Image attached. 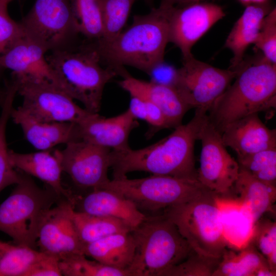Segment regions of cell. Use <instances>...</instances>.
<instances>
[{
    "instance_id": "obj_19",
    "label": "cell",
    "mask_w": 276,
    "mask_h": 276,
    "mask_svg": "<svg viewBox=\"0 0 276 276\" xmlns=\"http://www.w3.org/2000/svg\"><path fill=\"white\" fill-rule=\"evenodd\" d=\"M74 210L91 215L119 219L132 229L146 215L130 200L106 189H95L83 194H74Z\"/></svg>"
},
{
    "instance_id": "obj_4",
    "label": "cell",
    "mask_w": 276,
    "mask_h": 276,
    "mask_svg": "<svg viewBox=\"0 0 276 276\" xmlns=\"http://www.w3.org/2000/svg\"><path fill=\"white\" fill-rule=\"evenodd\" d=\"M46 58L58 86L86 110L98 113L104 89L118 74L111 67L102 66L93 42L52 51Z\"/></svg>"
},
{
    "instance_id": "obj_28",
    "label": "cell",
    "mask_w": 276,
    "mask_h": 276,
    "mask_svg": "<svg viewBox=\"0 0 276 276\" xmlns=\"http://www.w3.org/2000/svg\"><path fill=\"white\" fill-rule=\"evenodd\" d=\"M72 218L79 238L83 245L113 234L129 232L132 229L119 219L91 215L74 210Z\"/></svg>"
},
{
    "instance_id": "obj_16",
    "label": "cell",
    "mask_w": 276,
    "mask_h": 276,
    "mask_svg": "<svg viewBox=\"0 0 276 276\" xmlns=\"http://www.w3.org/2000/svg\"><path fill=\"white\" fill-rule=\"evenodd\" d=\"M138 126L136 119L128 109L109 118L91 113L76 124V141H84L115 151L125 150L130 148L128 144L129 135Z\"/></svg>"
},
{
    "instance_id": "obj_22",
    "label": "cell",
    "mask_w": 276,
    "mask_h": 276,
    "mask_svg": "<svg viewBox=\"0 0 276 276\" xmlns=\"http://www.w3.org/2000/svg\"><path fill=\"white\" fill-rule=\"evenodd\" d=\"M9 158L16 170L42 181L60 197L73 202L74 194L62 186L61 164L55 151L21 153L9 150Z\"/></svg>"
},
{
    "instance_id": "obj_18",
    "label": "cell",
    "mask_w": 276,
    "mask_h": 276,
    "mask_svg": "<svg viewBox=\"0 0 276 276\" xmlns=\"http://www.w3.org/2000/svg\"><path fill=\"white\" fill-rule=\"evenodd\" d=\"M118 75L122 77L118 82L119 86L130 96L156 105L163 113L170 128L182 124L183 117L191 108L174 88L135 78L124 67L120 69Z\"/></svg>"
},
{
    "instance_id": "obj_17",
    "label": "cell",
    "mask_w": 276,
    "mask_h": 276,
    "mask_svg": "<svg viewBox=\"0 0 276 276\" xmlns=\"http://www.w3.org/2000/svg\"><path fill=\"white\" fill-rule=\"evenodd\" d=\"M47 52L43 47L25 34L0 56V66L10 70L12 77L47 81L58 86L46 58Z\"/></svg>"
},
{
    "instance_id": "obj_41",
    "label": "cell",
    "mask_w": 276,
    "mask_h": 276,
    "mask_svg": "<svg viewBox=\"0 0 276 276\" xmlns=\"http://www.w3.org/2000/svg\"><path fill=\"white\" fill-rule=\"evenodd\" d=\"M136 119L146 120V107L145 101L137 97L130 96L129 106L128 108Z\"/></svg>"
},
{
    "instance_id": "obj_40",
    "label": "cell",
    "mask_w": 276,
    "mask_h": 276,
    "mask_svg": "<svg viewBox=\"0 0 276 276\" xmlns=\"http://www.w3.org/2000/svg\"><path fill=\"white\" fill-rule=\"evenodd\" d=\"M177 69L164 60L157 64L149 73L148 75L150 77V81L175 89L177 80Z\"/></svg>"
},
{
    "instance_id": "obj_12",
    "label": "cell",
    "mask_w": 276,
    "mask_h": 276,
    "mask_svg": "<svg viewBox=\"0 0 276 276\" xmlns=\"http://www.w3.org/2000/svg\"><path fill=\"white\" fill-rule=\"evenodd\" d=\"M237 74V71L213 66L192 54L182 58L175 89L191 109H203L208 112Z\"/></svg>"
},
{
    "instance_id": "obj_1",
    "label": "cell",
    "mask_w": 276,
    "mask_h": 276,
    "mask_svg": "<svg viewBox=\"0 0 276 276\" xmlns=\"http://www.w3.org/2000/svg\"><path fill=\"white\" fill-rule=\"evenodd\" d=\"M206 120L207 111L197 108L188 123L174 128L169 135L154 144L136 150H112L110 168L113 178L142 171L197 180L194 146Z\"/></svg>"
},
{
    "instance_id": "obj_44",
    "label": "cell",
    "mask_w": 276,
    "mask_h": 276,
    "mask_svg": "<svg viewBox=\"0 0 276 276\" xmlns=\"http://www.w3.org/2000/svg\"><path fill=\"white\" fill-rule=\"evenodd\" d=\"M147 4L151 5L153 3V0H143Z\"/></svg>"
},
{
    "instance_id": "obj_14",
    "label": "cell",
    "mask_w": 276,
    "mask_h": 276,
    "mask_svg": "<svg viewBox=\"0 0 276 276\" xmlns=\"http://www.w3.org/2000/svg\"><path fill=\"white\" fill-rule=\"evenodd\" d=\"M167 7L169 41L179 49L182 58L192 55L196 42L225 15L220 6L204 2Z\"/></svg>"
},
{
    "instance_id": "obj_27",
    "label": "cell",
    "mask_w": 276,
    "mask_h": 276,
    "mask_svg": "<svg viewBox=\"0 0 276 276\" xmlns=\"http://www.w3.org/2000/svg\"><path fill=\"white\" fill-rule=\"evenodd\" d=\"M218 200L224 234L229 247L240 249L248 243L251 237L254 225L252 218L237 200L218 197Z\"/></svg>"
},
{
    "instance_id": "obj_24",
    "label": "cell",
    "mask_w": 276,
    "mask_h": 276,
    "mask_svg": "<svg viewBox=\"0 0 276 276\" xmlns=\"http://www.w3.org/2000/svg\"><path fill=\"white\" fill-rule=\"evenodd\" d=\"M233 195L236 196L234 199L248 211L255 224L264 214L273 211L276 187L257 179L239 168Z\"/></svg>"
},
{
    "instance_id": "obj_43",
    "label": "cell",
    "mask_w": 276,
    "mask_h": 276,
    "mask_svg": "<svg viewBox=\"0 0 276 276\" xmlns=\"http://www.w3.org/2000/svg\"><path fill=\"white\" fill-rule=\"evenodd\" d=\"M241 4L245 7L252 5L266 3L270 0H237Z\"/></svg>"
},
{
    "instance_id": "obj_23",
    "label": "cell",
    "mask_w": 276,
    "mask_h": 276,
    "mask_svg": "<svg viewBox=\"0 0 276 276\" xmlns=\"http://www.w3.org/2000/svg\"><path fill=\"white\" fill-rule=\"evenodd\" d=\"M274 7L270 1L245 7L225 41L224 47L233 54L228 69L236 71L240 66L246 49L256 40L264 18Z\"/></svg>"
},
{
    "instance_id": "obj_36",
    "label": "cell",
    "mask_w": 276,
    "mask_h": 276,
    "mask_svg": "<svg viewBox=\"0 0 276 276\" xmlns=\"http://www.w3.org/2000/svg\"><path fill=\"white\" fill-rule=\"evenodd\" d=\"M221 259L206 257L192 249L184 260L169 269L164 276H213Z\"/></svg>"
},
{
    "instance_id": "obj_20",
    "label": "cell",
    "mask_w": 276,
    "mask_h": 276,
    "mask_svg": "<svg viewBox=\"0 0 276 276\" xmlns=\"http://www.w3.org/2000/svg\"><path fill=\"white\" fill-rule=\"evenodd\" d=\"M224 145L234 150L237 157L276 148V130L269 129L254 113L228 125L221 134Z\"/></svg>"
},
{
    "instance_id": "obj_6",
    "label": "cell",
    "mask_w": 276,
    "mask_h": 276,
    "mask_svg": "<svg viewBox=\"0 0 276 276\" xmlns=\"http://www.w3.org/2000/svg\"><path fill=\"white\" fill-rule=\"evenodd\" d=\"M62 199L50 187L41 188L30 176L21 174L14 189L0 204V231L15 243L36 249L45 215Z\"/></svg>"
},
{
    "instance_id": "obj_25",
    "label": "cell",
    "mask_w": 276,
    "mask_h": 276,
    "mask_svg": "<svg viewBox=\"0 0 276 276\" xmlns=\"http://www.w3.org/2000/svg\"><path fill=\"white\" fill-rule=\"evenodd\" d=\"M134 251L135 244L130 232L107 236L84 244L83 248L85 256L108 266L127 271Z\"/></svg>"
},
{
    "instance_id": "obj_38",
    "label": "cell",
    "mask_w": 276,
    "mask_h": 276,
    "mask_svg": "<svg viewBox=\"0 0 276 276\" xmlns=\"http://www.w3.org/2000/svg\"><path fill=\"white\" fill-rule=\"evenodd\" d=\"M12 1H0V56L25 34L20 23L8 13V5Z\"/></svg>"
},
{
    "instance_id": "obj_3",
    "label": "cell",
    "mask_w": 276,
    "mask_h": 276,
    "mask_svg": "<svg viewBox=\"0 0 276 276\" xmlns=\"http://www.w3.org/2000/svg\"><path fill=\"white\" fill-rule=\"evenodd\" d=\"M237 72L233 83L207 112L208 121L221 135L231 123L275 108L276 64L262 55L249 62L243 60Z\"/></svg>"
},
{
    "instance_id": "obj_11",
    "label": "cell",
    "mask_w": 276,
    "mask_h": 276,
    "mask_svg": "<svg viewBox=\"0 0 276 276\" xmlns=\"http://www.w3.org/2000/svg\"><path fill=\"white\" fill-rule=\"evenodd\" d=\"M201 142L197 180L220 198H231L239 173V166L227 152L221 135L208 118L200 132Z\"/></svg>"
},
{
    "instance_id": "obj_21",
    "label": "cell",
    "mask_w": 276,
    "mask_h": 276,
    "mask_svg": "<svg viewBox=\"0 0 276 276\" xmlns=\"http://www.w3.org/2000/svg\"><path fill=\"white\" fill-rule=\"evenodd\" d=\"M11 118L21 128L28 142L39 151L49 150L55 146L76 141V124L37 120L19 107L13 108Z\"/></svg>"
},
{
    "instance_id": "obj_37",
    "label": "cell",
    "mask_w": 276,
    "mask_h": 276,
    "mask_svg": "<svg viewBox=\"0 0 276 276\" xmlns=\"http://www.w3.org/2000/svg\"><path fill=\"white\" fill-rule=\"evenodd\" d=\"M268 61L276 64V8L264 18L253 43Z\"/></svg>"
},
{
    "instance_id": "obj_32",
    "label": "cell",
    "mask_w": 276,
    "mask_h": 276,
    "mask_svg": "<svg viewBox=\"0 0 276 276\" xmlns=\"http://www.w3.org/2000/svg\"><path fill=\"white\" fill-rule=\"evenodd\" d=\"M83 254H73L59 260V268L65 276H129L127 270L108 266L86 259Z\"/></svg>"
},
{
    "instance_id": "obj_9",
    "label": "cell",
    "mask_w": 276,
    "mask_h": 276,
    "mask_svg": "<svg viewBox=\"0 0 276 276\" xmlns=\"http://www.w3.org/2000/svg\"><path fill=\"white\" fill-rule=\"evenodd\" d=\"M20 23L48 52L73 45L80 34L71 0H35Z\"/></svg>"
},
{
    "instance_id": "obj_30",
    "label": "cell",
    "mask_w": 276,
    "mask_h": 276,
    "mask_svg": "<svg viewBox=\"0 0 276 276\" xmlns=\"http://www.w3.org/2000/svg\"><path fill=\"white\" fill-rule=\"evenodd\" d=\"M43 254L29 246L0 240V276H25Z\"/></svg>"
},
{
    "instance_id": "obj_31",
    "label": "cell",
    "mask_w": 276,
    "mask_h": 276,
    "mask_svg": "<svg viewBox=\"0 0 276 276\" xmlns=\"http://www.w3.org/2000/svg\"><path fill=\"white\" fill-rule=\"evenodd\" d=\"M135 1L98 0L102 26L99 39H111L122 32Z\"/></svg>"
},
{
    "instance_id": "obj_34",
    "label": "cell",
    "mask_w": 276,
    "mask_h": 276,
    "mask_svg": "<svg viewBox=\"0 0 276 276\" xmlns=\"http://www.w3.org/2000/svg\"><path fill=\"white\" fill-rule=\"evenodd\" d=\"M237 158L240 168L260 180L275 186L276 148Z\"/></svg>"
},
{
    "instance_id": "obj_15",
    "label": "cell",
    "mask_w": 276,
    "mask_h": 276,
    "mask_svg": "<svg viewBox=\"0 0 276 276\" xmlns=\"http://www.w3.org/2000/svg\"><path fill=\"white\" fill-rule=\"evenodd\" d=\"M73 210L71 201L62 199L47 212L38 234L37 246L39 251L59 259L73 254H83L84 245L72 218Z\"/></svg>"
},
{
    "instance_id": "obj_26",
    "label": "cell",
    "mask_w": 276,
    "mask_h": 276,
    "mask_svg": "<svg viewBox=\"0 0 276 276\" xmlns=\"http://www.w3.org/2000/svg\"><path fill=\"white\" fill-rule=\"evenodd\" d=\"M274 272L264 257L248 243L238 251L227 248L213 276H273Z\"/></svg>"
},
{
    "instance_id": "obj_45",
    "label": "cell",
    "mask_w": 276,
    "mask_h": 276,
    "mask_svg": "<svg viewBox=\"0 0 276 276\" xmlns=\"http://www.w3.org/2000/svg\"><path fill=\"white\" fill-rule=\"evenodd\" d=\"M1 1V0H0Z\"/></svg>"
},
{
    "instance_id": "obj_39",
    "label": "cell",
    "mask_w": 276,
    "mask_h": 276,
    "mask_svg": "<svg viewBox=\"0 0 276 276\" xmlns=\"http://www.w3.org/2000/svg\"><path fill=\"white\" fill-rule=\"evenodd\" d=\"M44 253V252H43ZM59 258L44 253L26 272L25 276H61Z\"/></svg>"
},
{
    "instance_id": "obj_2",
    "label": "cell",
    "mask_w": 276,
    "mask_h": 276,
    "mask_svg": "<svg viewBox=\"0 0 276 276\" xmlns=\"http://www.w3.org/2000/svg\"><path fill=\"white\" fill-rule=\"evenodd\" d=\"M91 41L102 65L115 71L130 66L148 75L164 60L169 42L168 8L153 7L147 14L134 15L132 24L114 38Z\"/></svg>"
},
{
    "instance_id": "obj_5",
    "label": "cell",
    "mask_w": 276,
    "mask_h": 276,
    "mask_svg": "<svg viewBox=\"0 0 276 276\" xmlns=\"http://www.w3.org/2000/svg\"><path fill=\"white\" fill-rule=\"evenodd\" d=\"M130 232L135 251L127 269L129 276H164L192 250L175 224L163 213L146 215Z\"/></svg>"
},
{
    "instance_id": "obj_7",
    "label": "cell",
    "mask_w": 276,
    "mask_h": 276,
    "mask_svg": "<svg viewBox=\"0 0 276 276\" xmlns=\"http://www.w3.org/2000/svg\"><path fill=\"white\" fill-rule=\"evenodd\" d=\"M163 213L177 227L197 253L221 258L229 248L224 236L218 197L209 191Z\"/></svg>"
},
{
    "instance_id": "obj_10",
    "label": "cell",
    "mask_w": 276,
    "mask_h": 276,
    "mask_svg": "<svg viewBox=\"0 0 276 276\" xmlns=\"http://www.w3.org/2000/svg\"><path fill=\"white\" fill-rule=\"evenodd\" d=\"M17 94L22 98L19 107L32 118L41 121L79 123L90 112L77 104L56 85L13 77Z\"/></svg>"
},
{
    "instance_id": "obj_33",
    "label": "cell",
    "mask_w": 276,
    "mask_h": 276,
    "mask_svg": "<svg viewBox=\"0 0 276 276\" xmlns=\"http://www.w3.org/2000/svg\"><path fill=\"white\" fill-rule=\"evenodd\" d=\"M80 34L87 40L101 38L102 26L98 0H71Z\"/></svg>"
},
{
    "instance_id": "obj_29",
    "label": "cell",
    "mask_w": 276,
    "mask_h": 276,
    "mask_svg": "<svg viewBox=\"0 0 276 276\" xmlns=\"http://www.w3.org/2000/svg\"><path fill=\"white\" fill-rule=\"evenodd\" d=\"M17 90L12 85L7 86L0 114V192L9 186L17 184L21 174L12 165L9 158V150L6 141V128L11 118L13 103Z\"/></svg>"
},
{
    "instance_id": "obj_13",
    "label": "cell",
    "mask_w": 276,
    "mask_h": 276,
    "mask_svg": "<svg viewBox=\"0 0 276 276\" xmlns=\"http://www.w3.org/2000/svg\"><path fill=\"white\" fill-rule=\"evenodd\" d=\"M111 151L108 148L76 141L55 152L62 171L77 187L88 191L100 189L110 180L108 171L111 166Z\"/></svg>"
},
{
    "instance_id": "obj_42",
    "label": "cell",
    "mask_w": 276,
    "mask_h": 276,
    "mask_svg": "<svg viewBox=\"0 0 276 276\" xmlns=\"http://www.w3.org/2000/svg\"><path fill=\"white\" fill-rule=\"evenodd\" d=\"M205 1L206 0H160V5L166 6H176Z\"/></svg>"
},
{
    "instance_id": "obj_8",
    "label": "cell",
    "mask_w": 276,
    "mask_h": 276,
    "mask_svg": "<svg viewBox=\"0 0 276 276\" xmlns=\"http://www.w3.org/2000/svg\"><path fill=\"white\" fill-rule=\"evenodd\" d=\"M101 188L118 193L144 214L147 212L153 215L209 191L197 180L154 174L141 178H113Z\"/></svg>"
},
{
    "instance_id": "obj_35",
    "label": "cell",
    "mask_w": 276,
    "mask_h": 276,
    "mask_svg": "<svg viewBox=\"0 0 276 276\" xmlns=\"http://www.w3.org/2000/svg\"><path fill=\"white\" fill-rule=\"evenodd\" d=\"M248 243L264 257L270 269L276 272L275 221L259 219L254 224Z\"/></svg>"
}]
</instances>
